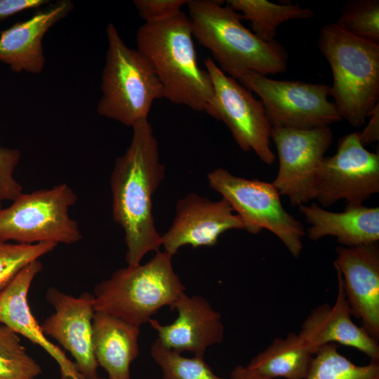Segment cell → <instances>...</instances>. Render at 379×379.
Segmentation results:
<instances>
[{
	"label": "cell",
	"instance_id": "13",
	"mask_svg": "<svg viewBox=\"0 0 379 379\" xmlns=\"http://www.w3.org/2000/svg\"><path fill=\"white\" fill-rule=\"evenodd\" d=\"M46 299L54 307L55 312L41 325L43 333L70 352L83 379L98 377V364L92 345L94 295L84 292L74 297L50 287L46 291Z\"/></svg>",
	"mask_w": 379,
	"mask_h": 379
},
{
	"label": "cell",
	"instance_id": "2",
	"mask_svg": "<svg viewBox=\"0 0 379 379\" xmlns=\"http://www.w3.org/2000/svg\"><path fill=\"white\" fill-rule=\"evenodd\" d=\"M223 1L190 0L187 5L193 36L209 50L218 67L237 80L245 72H284L288 56L276 40L265 42L241 22L242 15Z\"/></svg>",
	"mask_w": 379,
	"mask_h": 379
},
{
	"label": "cell",
	"instance_id": "15",
	"mask_svg": "<svg viewBox=\"0 0 379 379\" xmlns=\"http://www.w3.org/2000/svg\"><path fill=\"white\" fill-rule=\"evenodd\" d=\"M334 267L340 272L352 316L373 338H379V247L378 242L339 246Z\"/></svg>",
	"mask_w": 379,
	"mask_h": 379
},
{
	"label": "cell",
	"instance_id": "21",
	"mask_svg": "<svg viewBox=\"0 0 379 379\" xmlns=\"http://www.w3.org/2000/svg\"><path fill=\"white\" fill-rule=\"evenodd\" d=\"M140 326L103 312L92 320V345L108 379H131L130 366L139 354Z\"/></svg>",
	"mask_w": 379,
	"mask_h": 379
},
{
	"label": "cell",
	"instance_id": "16",
	"mask_svg": "<svg viewBox=\"0 0 379 379\" xmlns=\"http://www.w3.org/2000/svg\"><path fill=\"white\" fill-rule=\"evenodd\" d=\"M170 308L178 312L172 324L149 321L157 332V339L166 347L180 354L188 351L204 357L208 347L222 341L225 331L221 315L202 296H189L185 292Z\"/></svg>",
	"mask_w": 379,
	"mask_h": 379
},
{
	"label": "cell",
	"instance_id": "26",
	"mask_svg": "<svg viewBox=\"0 0 379 379\" xmlns=\"http://www.w3.org/2000/svg\"><path fill=\"white\" fill-rule=\"evenodd\" d=\"M150 354L161 370L162 379H227L215 375L204 357H182L158 339L151 345Z\"/></svg>",
	"mask_w": 379,
	"mask_h": 379
},
{
	"label": "cell",
	"instance_id": "12",
	"mask_svg": "<svg viewBox=\"0 0 379 379\" xmlns=\"http://www.w3.org/2000/svg\"><path fill=\"white\" fill-rule=\"evenodd\" d=\"M378 192L379 154L363 146L358 132L341 137L335 154L322 161L314 199L326 208L342 199L359 205Z\"/></svg>",
	"mask_w": 379,
	"mask_h": 379
},
{
	"label": "cell",
	"instance_id": "33",
	"mask_svg": "<svg viewBox=\"0 0 379 379\" xmlns=\"http://www.w3.org/2000/svg\"><path fill=\"white\" fill-rule=\"evenodd\" d=\"M230 379H268L264 378L246 366H237L231 373Z\"/></svg>",
	"mask_w": 379,
	"mask_h": 379
},
{
	"label": "cell",
	"instance_id": "20",
	"mask_svg": "<svg viewBox=\"0 0 379 379\" xmlns=\"http://www.w3.org/2000/svg\"><path fill=\"white\" fill-rule=\"evenodd\" d=\"M298 208L310 225L307 234L312 241L332 236L345 247L379 241V207L346 204L340 213L326 211L317 203Z\"/></svg>",
	"mask_w": 379,
	"mask_h": 379
},
{
	"label": "cell",
	"instance_id": "24",
	"mask_svg": "<svg viewBox=\"0 0 379 379\" xmlns=\"http://www.w3.org/2000/svg\"><path fill=\"white\" fill-rule=\"evenodd\" d=\"M305 379H379V360L357 366L338 352L337 344H326L314 354Z\"/></svg>",
	"mask_w": 379,
	"mask_h": 379
},
{
	"label": "cell",
	"instance_id": "1",
	"mask_svg": "<svg viewBox=\"0 0 379 379\" xmlns=\"http://www.w3.org/2000/svg\"><path fill=\"white\" fill-rule=\"evenodd\" d=\"M125 153L116 159L111 174L114 220L125 233L128 266L138 265L149 251H159L161 236L152 214V196L165 175L158 142L147 119L132 126Z\"/></svg>",
	"mask_w": 379,
	"mask_h": 379
},
{
	"label": "cell",
	"instance_id": "18",
	"mask_svg": "<svg viewBox=\"0 0 379 379\" xmlns=\"http://www.w3.org/2000/svg\"><path fill=\"white\" fill-rule=\"evenodd\" d=\"M42 269L38 260L33 261L0 293V323L43 348L58 364L62 379H83L75 363L48 340L29 306V289Z\"/></svg>",
	"mask_w": 379,
	"mask_h": 379
},
{
	"label": "cell",
	"instance_id": "30",
	"mask_svg": "<svg viewBox=\"0 0 379 379\" xmlns=\"http://www.w3.org/2000/svg\"><path fill=\"white\" fill-rule=\"evenodd\" d=\"M188 1L185 0H134L139 15L145 23L164 20L178 13Z\"/></svg>",
	"mask_w": 379,
	"mask_h": 379
},
{
	"label": "cell",
	"instance_id": "34",
	"mask_svg": "<svg viewBox=\"0 0 379 379\" xmlns=\"http://www.w3.org/2000/svg\"><path fill=\"white\" fill-rule=\"evenodd\" d=\"M93 379H108V378H99L98 376L93 378Z\"/></svg>",
	"mask_w": 379,
	"mask_h": 379
},
{
	"label": "cell",
	"instance_id": "17",
	"mask_svg": "<svg viewBox=\"0 0 379 379\" xmlns=\"http://www.w3.org/2000/svg\"><path fill=\"white\" fill-rule=\"evenodd\" d=\"M335 269L338 290L334 304L323 303L313 308L304 320L299 335L314 354L320 347L335 343L355 348L371 359L379 360L378 340L352 320L342 275L336 267Z\"/></svg>",
	"mask_w": 379,
	"mask_h": 379
},
{
	"label": "cell",
	"instance_id": "23",
	"mask_svg": "<svg viewBox=\"0 0 379 379\" xmlns=\"http://www.w3.org/2000/svg\"><path fill=\"white\" fill-rule=\"evenodd\" d=\"M226 4L251 22L253 33L265 42L275 41L278 27L288 20L309 19L314 12L298 4H278L267 0H227Z\"/></svg>",
	"mask_w": 379,
	"mask_h": 379
},
{
	"label": "cell",
	"instance_id": "25",
	"mask_svg": "<svg viewBox=\"0 0 379 379\" xmlns=\"http://www.w3.org/2000/svg\"><path fill=\"white\" fill-rule=\"evenodd\" d=\"M42 372L39 364L21 344L18 335L0 326V379H35Z\"/></svg>",
	"mask_w": 379,
	"mask_h": 379
},
{
	"label": "cell",
	"instance_id": "6",
	"mask_svg": "<svg viewBox=\"0 0 379 379\" xmlns=\"http://www.w3.org/2000/svg\"><path fill=\"white\" fill-rule=\"evenodd\" d=\"M107 49L97 113L127 126L147 119L153 102L164 98L162 85L146 56L127 46L116 27L106 29Z\"/></svg>",
	"mask_w": 379,
	"mask_h": 379
},
{
	"label": "cell",
	"instance_id": "10",
	"mask_svg": "<svg viewBox=\"0 0 379 379\" xmlns=\"http://www.w3.org/2000/svg\"><path fill=\"white\" fill-rule=\"evenodd\" d=\"M204 62L213 87L204 112L227 126L241 150H252L263 163L272 165L275 159L270 148L272 126L261 101L227 76L210 57Z\"/></svg>",
	"mask_w": 379,
	"mask_h": 379
},
{
	"label": "cell",
	"instance_id": "31",
	"mask_svg": "<svg viewBox=\"0 0 379 379\" xmlns=\"http://www.w3.org/2000/svg\"><path fill=\"white\" fill-rule=\"evenodd\" d=\"M48 2L46 0H0V20L25 10L39 8Z\"/></svg>",
	"mask_w": 379,
	"mask_h": 379
},
{
	"label": "cell",
	"instance_id": "22",
	"mask_svg": "<svg viewBox=\"0 0 379 379\" xmlns=\"http://www.w3.org/2000/svg\"><path fill=\"white\" fill-rule=\"evenodd\" d=\"M314 355L299 333L291 332L285 338H275L246 367L268 379H305Z\"/></svg>",
	"mask_w": 379,
	"mask_h": 379
},
{
	"label": "cell",
	"instance_id": "14",
	"mask_svg": "<svg viewBox=\"0 0 379 379\" xmlns=\"http://www.w3.org/2000/svg\"><path fill=\"white\" fill-rule=\"evenodd\" d=\"M175 215L168 230L161 236L164 251L173 255L183 246H213L229 230L245 226L230 204L224 198L213 201L197 193L178 201Z\"/></svg>",
	"mask_w": 379,
	"mask_h": 379
},
{
	"label": "cell",
	"instance_id": "29",
	"mask_svg": "<svg viewBox=\"0 0 379 379\" xmlns=\"http://www.w3.org/2000/svg\"><path fill=\"white\" fill-rule=\"evenodd\" d=\"M20 158L19 150L0 147V201H13L22 194V186L13 177Z\"/></svg>",
	"mask_w": 379,
	"mask_h": 379
},
{
	"label": "cell",
	"instance_id": "28",
	"mask_svg": "<svg viewBox=\"0 0 379 379\" xmlns=\"http://www.w3.org/2000/svg\"><path fill=\"white\" fill-rule=\"evenodd\" d=\"M57 245L53 242L13 244L0 241V293L22 270Z\"/></svg>",
	"mask_w": 379,
	"mask_h": 379
},
{
	"label": "cell",
	"instance_id": "4",
	"mask_svg": "<svg viewBox=\"0 0 379 379\" xmlns=\"http://www.w3.org/2000/svg\"><path fill=\"white\" fill-rule=\"evenodd\" d=\"M319 49L331 67L330 95L343 119L353 127L365 124L379 100V44L354 36L335 23L325 25Z\"/></svg>",
	"mask_w": 379,
	"mask_h": 379
},
{
	"label": "cell",
	"instance_id": "7",
	"mask_svg": "<svg viewBox=\"0 0 379 379\" xmlns=\"http://www.w3.org/2000/svg\"><path fill=\"white\" fill-rule=\"evenodd\" d=\"M77 201L76 193L65 183L22 193L11 206L0 209V241L28 244L78 242L81 233L68 213Z\"/></svg>",
	"mask_w": 379,
	"mask_h": 379
},
{
	"label": "cell",
	"instance_id": "32",
	"mask_svg": "<svg viewBox=\"0 0 379 379\" xmlns=\"http://www.w3.org/2000/svg\"><path fill=\"white\" fill-rule=\"evenodd\" d=\"M369 118L370 120L364 130L358 133L360 142L364 147L379 140V104L376 105Z\"/></svg>",
	"mask_w": 379,
	"mask_h": 379
},
{
	"label": "cell",
	"instance_id": "5",
	"mask_svg": "<svg viewBox=\"0 0 379 379\" xmlns=\"http://www.w3.org/2000/svg\"><path fill=\"white\" fill-rule=\"evenodd\" d=\"M172 258L159 251L144 265L116 270L95 286V311L140 326L161 307H171L185 291L173 270Z\"/></svg>",
	"mask_w": 379,
	"mask_h": 379
},
{
	"label": "cell",
	"instance_id": "3",
	"mask_svg": "<svg viewBox=\"0 0 379 379\" xmlns=\"http://www.w3.org/2000/svg\"><path fill=\"white\" fill-rule=\"evenodd\" d=\"M136 41L137 50L154 69L164 98L204 112L213 87L208 71L199 67L189 17L180 11L162 21L145 22L138 29Z\"/></svg>",
	"mask_w": 379,
	"mask_h": 379
},
{
	"label": "cell",
	"instance_id": "35",
	"mask_svg": "<svg viewBox=\"0 0 379 379\" xmlns=\"http://www.w3.org/2000/svg\"><path fill=\"white\" fill-rule=\"evenodd\" d=\"M1 204H0V209H1Z\"/></svg>",
	"mask_w": 379,
	"mask_h": 379
},
{
	"label": "cell",
	"instance_id": "11",
	"mask_svg": "<svg viewBox=\"0 0 379 379\" xmlns=\"http://www.w3.org/2000/svg\"><path fill=\"white\" fill-rule=\"evenodd\" d=\"M270 138L279 157L278 173L272 184L293 206L307 204L314 199L319 169L333 142L331 128H272Z\"/></svg>",
	"mask_w": 379,
	"mask_h": 379
},
{
	"label": "cell",
	"instance_id": "27",
	"mask_svg": "<svg viewBox=\"0 0 379 379\" xmlns=\"http://www.w3.org/2000/svg\"><path fill=\"white\" fill-rule=\"evenodd\" d=\"M335 24L354 36L379 44V1L346 2Z\"/></svg>",
	"mask_w": 379,
	"mask_h": 379
},
{
	"label": "cell",
	"instance_id": "9",
	"mask_svg": "<svg viewBox=\"0 0 379 379\" xmlns=\"http://www.w3.org/2000/svg\"><path fill=\"white\" fill-rule=\"evenodd\" d=\"M237 81L260 97L272 128L313 129L343 119L328 100V85L275 80L253 71Z\"/></svg>",
	"mask_w": 379,
	"mask_h": 379
},
{
	"label": "cell",
	"instance_id": "19",
	"mask_svg": "<svg viewBox=\"0 0 379 379\" xmlns=\"http://www.w3.org/2000/svg\"><path fill=\"white\" fill-rule=\"evenodd\" d=\"M69 1H60L30 18L0 32V61L16 72L38 74L44 67L42 40L45 34L72 9Z\"/></svg>",
	"mask_w": 379,
	"mask_h": 379
},
{
	"label": "cell",
	"instance_id": "8",
	"mask_svg": "<svg viewBox=\"0 0 379 379\" xmlns=\"http://www.w3.org/2000/svg\"><path fill=\"white\" fill-rule=\"evenodd\" d=\"M209 186L225 199L251 234L266 229L276 235L298 258L305 232L302 224L283 207L280 194L272 182L246 179L217 168L207 175Z\"/></svg>",
	"mask_w": 379,
	"mask_h": 379
}]
</instances>
